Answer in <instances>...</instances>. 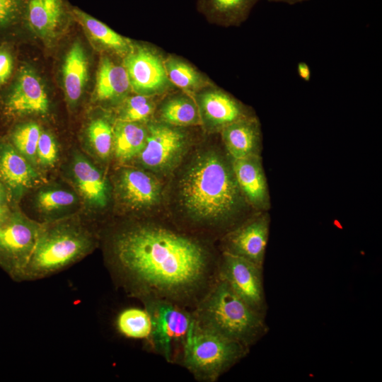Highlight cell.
Listing matches in <instances>:
<instances>
[{"label": "cell", "mask_w": 382, "mask_h": 382, "mask_svg": "<svg viewBox=\"0 0 382 382\" xmlns=\"http://www.w3.org/2000/svg\"><path fill=\"white\" fill-rule=\"evenodd\" d=\"M146 125V143L137 157L143 166L151 170H168L185 151L189 141L188 134L180 127L160 121H150Z\"/></svg>", "instance_id": "30bf717a"}, {"label": "cell", "mask_w": 382, "mask_h": 382, "mask_svg": "<svg viewBox=\"0 0 382 382\" xmlns=\"http://www.w3.org/2000/svg\"><path fill=\"white\" fill-rule=\"evenodd\" d=\"M77 188L92 206L104 207L108 199L107 184L100 172L85 157L77 156L72 165Z\"/></svg>", "instance_id": "44dd1931"}, {"label": "cell", "mask_w": 382, "mask_h": 382, "mask_svg": "<svg viewBox=\"0 0 382 382\" xmlns=\"http://www.w3.org/2000/svg\"><path fill=\"white\" fill-rule=\"evenodd\" d=\"M28 0H0V28L16 23L23 17Z\"/></svg>", "instance_id": "1f68e13d"}, {"label": "cell", "mask_w": 382, "mask_h": 382, "mask_svg": "<svg viewBox=\"0 0 382 382\" xmlns=\"http://www.w3.org/2000/svg\"><path fill=\"white\" fill-rule=\"evenodd\" d=\"M180 201L194 227L209 229L223 236L240 224L244 199L231 161L216 151L195 157L183 175Z\"/></svg>", "instance_id": "7a4b0ae2"}, {"label": "cell", "mask_w": 382, "mask_h": 382, "mask_svg": "<svg viewBox=\"0 0 382 382\" xmlns=\"http://www.w3.org/2000/svg\"><path fill=\"white\" fill-rule=\"evenodd\" d=\"M164 66L170 82L180 91L194 96L214 84L207 76L187 60L173 54L164 59Z\"/></svg>", "instance_id": "cb8c5ba5"}, {"label": "cell", "mask_w": 382, "mask_h": 382, "mask_svg": "<svg viewBox=\"0 0 382 382\" xmlns=\"http://www.w3.org/2000/svg\"><path fill=\"white\" fill-rule=\"evenodd\" d=\"M267 1L270 2L284 3V4L292 5V4H296L298 3L306 1L308 0H267Z\"/></svg>", "instance_id": "74e56055"}, {"label": "cell", "mask_w": 382, "mask_h": 382, "mask_svg": "<svg viewBox=\"0 0 382 382\" xmlns=\"http://www.w3.org/2000/svg\"><path fill=\"white\" fill-rule=\"evenodd\" d=\"M218 277L226 282L250 308L266 317L268 307L263 267L243 257L221 253Z\"/></svg>", "instance_id": "9c48e42d"}, {"label": "cell", "mask_w": 382, "mask_h": 382, "mask_svg": "<svg viewBox=\"0 0 382 382\" xmlns=\"http://www.w3.org/2000/svg\"><path fill=\"white\" fill-rule=\"evenodd\" d=\"M64 0H28L23 17L36 33L52 35L67 13Z\"/></svg>", "instance_id": "ffe728a7"}, {"label": "cell", "mask_w": 382, "mask_h": 382, "mask_svg": "<svg viewBox=\"0 0 382 382\" xmlns=\"http://www.w3.org/2000/svg\"><path fill=\"white\" fill-rule=\"evenodd\" d=\"M115 327L117 333L122 337L142 340L146 344L151 331V318L144 307H128L117 313Z\"/></svg>", "instance_id": "4316f807"}, {"label": "cell", "mask_w": 382, "mask_h": 382, "mask_svg": "<svg viewBox=\"0 0 382 382\" xmlns=\"http://www.w3.org/2000/svg\"><path fill=\"white\" fill-rule=\"evenodd\" d=\"M220 132L225 149L231 159L260 155L261 126L255 115L228 125Z\"/></svg>", "instance_id": "e0dca14e"}, {"label": "cell", "mask_w": 382, "mask_h": 382, "mask_svg": "<svg viewBox=\"0 0 382 382\" xmlns=\"http://www.w3.org/2000/svg\"><path fill=\"white\" fill-rule=\"evenodd\" d=\"M164 59L151 45L132 43L122 64L135 93L162 96L173 89L166 72Z\"/></svg>", "instance_id": "ba28073f"}, {"label": "cell", "mask_w": 382, "mask_h": 382, "mask_svg": "<svg viewBox=\"0 0 382 382\" xmlns=\"http://www.w3.org/2000/svg\"><path fill=\"white\" fill-rule=\"evenodd\" d=\"M71 11L74 18L88 30L92 38L104 48L122 57L130 51L132 42L129 40L79 8L74 7Z\"/></svg>", "instance_id": "484cf974"}, {"label": "cell", "mask_w": 382, "mask_h": 382, "mask_svg": "<svg viewBox=\"0 0 382 382\" xmlns=\"http://www.w3.org/2000/svg\"><path fill=\"white\" fill-rule=\"evenodd\" d=\"M41 226L18 212L0 226V267L13 280L23 282Z\"/></svg>", "instance_id": "52a82bcc"}, {"label": "cell", "mask_w": 382, "mask_h": 382, "mask_svg": "<svg viewBox=\"0 0 382 382\" xmlns=\"http://www.w3.org/2000/svg\"><path fill=\"white\" fill-rule=\"evenodd\" d=\"M88 137L98 156L103 159L109 157L113 148V126L107 119L92 120L88 127Z\"/></svg>", "instance_id": "f546056e"}, {"label": "cell", "mask_w": 382, "mask_h": 382, "mask_svg": "<svg viewBox=\"0 0 382 382\" xmlns=\"http://www.w3.org/2000/svg\"><path fill=\"white\" fill-rule=\"evenodd\" d=\"M12 212L8 205H0V226L4 225L10 218Z\"/></svg>", "instance_id": "d590c367"}, {"label": "cell", "mask_w": 382, "mask_h": 382, "mask_svg": "<svg viewBox=\"0 0 382 382\" xmlns=\"http://www.w3.org/2000/svg\"><path fill=\"white\" fill-rule=\"evenodd\" d=\"M147 125L142 122L117 120L113 126V148L116 159L122 163L138 156L144 147Z\"/></svg>", "instance_id": "603a6c76"}, {"label": "cell", "mask_w": 382, "mask_h": 382, "mask_svg": "<svg viewBox=\"0 0 382 382\" xmlns=\"http://www.w3.org/2000/svg\"><path fill=\"white\" fill-rule=\"evenodd\" d=\"M232 168L246 202L260 212L270 207V197L260 155L231 159Z\"/></svg>", "instance_id": "5bb4252c"}, {"label": "cell", "mask_w": 382, "mask_h": 382, "mask_svg": "<svg viewBox=\"0 0 382 382\" xmlns=\"http://www.w3.org/2000/svg\"><path fill=\"white\" fill-rule=\"evenodd\" d=\"M76 196L72 192L60 189L40 192L37 197L38 207L44 212H53L73 205Z\"/></svg>", "instance_id": "4dcf8cb0"}, {"label": "cell", "mask_w": 382, "mask_h": 382, "mask_svg": "<svg viewBox=\"0 0 382 382\" xmlns=\"http://www.w3.org/2000/svg\"><path fill=\"white\" fill-rule=\"evenodd\" d=\"M88 79V62L80 43L76 42L69 50L63 66L64 87L68 100L74 103L83 93Z\"/></svg>", "instance_id": "d4e9b609"}, {"label": "cell", "mask_w": 382, "mask_h": 382, "mask_svg": "<svg viewBox=\"0 0 382 382\" xmlns=\"http://www.w3.org/2000/svg\"><path fill=\"white\" fill-rule=\"evenodd\" d=\"M10 196L7 188L0 180V205H8Z\"/></svg>", "instance_id": "8d00e7d4"}, {"label": "cell", "mask_w": 382, "mask_h": 382, "mask_svg": "<svg viewBox=\"0 0 382 382\" xmlns=\"http://www.w3.org/2000/svg\"><path fill=\"white\" fill-rule=\"evenodd\" d=\"M118 194L129 207L145 210L156 205L161 197V185L152 175L138 169H124L117 180Z\"/></svg>", "instance_id": "9a60e30c"}, {"label": "cell", "mask_w": 382, "mask_h": 382, "mask_svg": "<svg viewBox=\"0 0 382 382\" xmlns=\"http://www.w3.org/2000/svg\"><path fill=\"white\" fill-rule=\"evenodd\" d=\"M40 128L38 125L28 122L17 126L11 132L10 143L30 162L35 160Z\"/></svg>", "instance_id": "f1b7e54d"}, {"label": "cell", "mask_w": 382, "mask_h": 382, "mask_svg": "<svg viewBox=\"0 0 382 382\" xmlns=\"http://www.w3.org/2000/svg\"><path fill=\"white\" fill-rule=\"evenodd\" d=\"M95 243L93 236L79 224L42 225L23 281L43 279L62 271L87 255Z\"/></svg>", "instance_id": "277c9868"}, {"label": "cell", "mask_w": 382, "mask_h": 382, "mask_svg": "<svg viewBox=\"0 0 382 382\" xmlns=\"http://www.w3.org/2000/svg\"><path fill=\"white\" fill-rule=\"evenodd\" d=\"M132 90L128 75L122 64L108 57L101 58L96 74L94 96L102 102L125 100Z\"/></svg>", "instance_id": "ac0fdd59"}, {"label": "cell", "mask_w": 382, "mask_h": 382, "mask_svg": "<svg viewBox=\"0 0 382 382\" xmlns=\"http://www.w3.org/2000/svg\"><path fill=\"white\" fill-rule=\"evenodd\" d=\"M158 96L135 93L124 100L119 120L147 123L151 121L156 107Z\"/></svg>", "instance_id": "83f0119b"}, {"label": "cell", "mask_w": 382, "mask_h": 382, "mask_svg": "<svg viewBox=\"0 0 382 382\" xmlns=\"http://www.w3.org/2000/svg\"><path fill=\"white\" fill-rule=\"evenodd\" d=\"M220 255L194 235L137 223L110 236L107 266L114 283L129 296L192 311L217 280Z\"/></svg>", "instance_id": "6da1fadb"}, {"label": "cell", "mask_w": 382, "mask_h": 382, "mask_svg": "<svg viewBox=\"0 0 382 382\" xmlns=\"http://www.w3.org/2000/svg\"><path fill=\"white\" fill-rule=\"evenodd\" d=\"M57 146L52 135L47 132H41L36 152L40 163L44 166L54 165L57 159Z\"/></svg>", "instance_id": "d6a6232c"}, {"label": "cell", "mask_w": 382, "mask_h": 382, "mask_svg": "<svg viewBox=\"0 0 382 382\" xmlns=\"http://www.w3.org/2000/svg\"><path fill=\"white\" fill-rule=\"evenodd\" d=\"M259 0H197V8L211 23L236 27L248 18Z\"/></svg>", "instance_id": "d6986e66"}, {"label": "cell", "mask_w": 382, "mask_h": 382, "mask_svg": "<svg viewBox=\"0 0 382 382\" xmlns=\"http://www.w3.org/2000/svg\"><path fill=\"white\" fill-rule=\"evenodd\" d=\"M191 311L199 328L249 349L270 330L266 317L250 308L219 277Z\"/></svg>", "instance_id": "3957f363"}, {"label": "cell", "mask_w": 382, "mask_h": 382, "mask_svg": "<svg viewBox=\"0 0 382 382\" xmlns=\"http://www.w3.org/2000/svg\"><path fill=\"white\" fill-rule=\"evenodd\" d=\"M270 218L261 212L221 237V253L243 257L263 267L270 233Z\"/></svg>", "instance_id": "8fae6325"}, {"label": "cell", "mask_w": 382, "mask_h": 382, "mask_svg": "<svg viewBox=\"0 0 382 382\" xmlns=\"http://www.w3.org/2000/svg\"><path fill=\"white\" fill-rule=\"evenodd\" d=\"M249 348L199 328L193 321L178 364L199 382H216L244 359Z\"/></svg>", "instance_id": "5b68a950"}, {"label": "cell", "mask_w": 382, "mask_h": 382, "mask_svg": "<svg viewBox=\"0 0 382 382\" xmlns=\"http://www.w3.org/2000/svg\"><path fill=\"white\" fill-rule=\"evenodd\" d=\"M296 71L299 76L304 81H309L311 77V69L305 62H299L296 66Z\"/></svg>", "instance_id": "e575fe53"}, {"label": "cell", "mask_w": 382, "mask_h": 382, "mask_svg": "<svg viewBox=\"0 0 382 382\" xmlns=\"http://www.w3.org/2000/svg\"><path fill=\"white\" fill-rule=\"evenodd\" d=\"M0 180L8 190L10 199L21 196L39 180L30 162L10 142H0Z\"/></svg>", "instance_id": "2e32d148"}, {"label": "cell", "mask_w": 382, "mask_h": 382, "mask_svg": "<svg viewBox=\"0 0 382 382\" xmlns=\"http://www.w3.org/2000/svg\"><path fill=\"white\" fill-rule=\"evenodd\" d=\"M201 124L210 132H221L228 125L253 115L249 108L214 83L194 96Z\"/></svg>", "instance_id": "7c38bea8"}, {"label": "cell", "mask_w": 382, "mask_h": 382, "mask_svg": "<svg viewBox=\"0 0 382 382\" xmlns=\"http://www.w3.org/2000/svg\"><path fill=\"white\" fill-rule=\"evenodd\" d=\"M48 109L47 95L40 78L30 68H22L4 100L6 112L11 115L45 114Z\"/></svg>", "instance_id": "4fadbf2b"}, {"label": "cell", "mask_w": 382, "mask_h": 382, "mask_svg": "<svg viewBox=\"0 0 382 382\" xmlns=\"http://www.w3.org/2000/svg\"><path fill=\"white\" fill-rule=\"evenodd\" d=\"M149 313L151 331L146 348L168 363L178 364L188 331L193 323L192 311L168 301H141Z\"/></svg>", "instance_id": "8992f818"}, {"label": "cell", "mask_w": 382, "mask_h": 382, "mask_svg": "<svg viewBox=\"0 0 382 382\" xmlns=\"http://www.w3.org/2000/svg\"><path fill=\"white\" fill-rule=\"evenodd\" d=\"M13 65L11 53L5 49H0V86L5 83L11 76Z\"/></svg>", "instance_id": "836d02e7"}, {"label": "cell", "mask_w": 382, "mask_h": 382, "mask_svg": "<svg viewBox=\"0 0 382 382\" xmlns=\"http://www.w3.org/2000/svg\"><path fill=\"white\" fill-rule=\"evenodd\" d=\"M159 121L185 127L201 125L197 104L192 96L183 91L168 95L158 109Z\"/></svg>", "instance_id": "7402d4cb"}]
</instances>
